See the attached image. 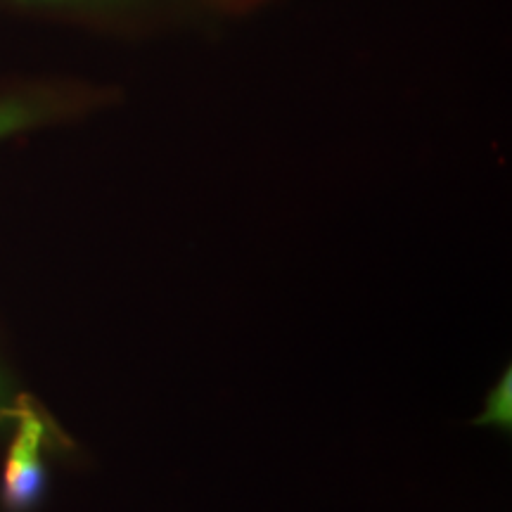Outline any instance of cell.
Segmentation results:
<instances>
[{
  "label": "cell",
  "instance_id": "6da1fadb",
  "mask_svg": "<svg viewBox=\"0 0 512 512\" xmlns=\"http://www.w3.org/2000/svg\"><path fill=\"white\" fill-rule=\"evenodd\" d=\"M46 441V422L34 408L24 406L19 411V430L12 441L5 465L3 503L12 512H27L41 501L46 489L41 446Z\"/></svg>",
  "mask_w": 512,
  "mask_h": 512
},
{
  "label": "cell",
  "instance_id": "7a4b0ae2",
  "mask_svg": "<svg viewBox=\"0 0 512 512\" xmlns=\"http://www.w3.org/2000/svg\"><path fill=\"white\" fill-rule=\"evenodd\" d=\"M512 420V387H510V370H505V375L496 382V387L491 389L489 399H486L484 413L475 420V425H494L501 430H510Z\"/></svg>",
  "mask_w": 512,
  "mask_h": 512
},
{
  "label": "cell",
  "instance_id": "3957f363",
  "mask_svg": "<svg viewBox=\"0 0 512 512\" xmlns=\"http://www.w3.org/2000/svg\"><path fill=\"white\" fill-rule=\"evenodd\" d=\"M41 117H43V110L36 105V102L19 100V98L0 100V138L36 124Z\"/></svg>",
  "mask_w": 512,
  "mask_h": 512
},
{
  "label": "cell",
  "instance_id": "277c9868",
  "mask_svg": "<svg viewBox=\"0 0 512 512\" xmlns=\"http://www.w3.org/2000/svg\"><path fill=\"white\" fill-rule=\"evenodd\" d=\"M24 5H41V8H112L124 5L126 0H15Z\"/></svg>",
  "mask_w": 512,
  "mask_h": 512
}]
</instances>
